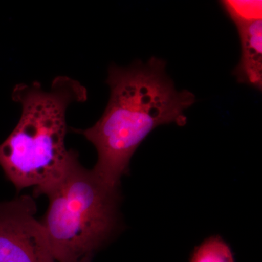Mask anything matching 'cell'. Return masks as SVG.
Segmentation results:
<instances>
[{
    "instance_id": "8992f818",
    "label": "cell",
    "mask_w": 262,
    "mask_h": 262,
    "mask_svg": "<svg viewBox=\"0 0 262 262\" xmlns=\"http://www.w3.org/2000/svg\"><path fill=\"white\" fill-rule=\"evenodd\" d=\"M190 262H234L233 253L220 236H211L196 246Z\"/></svg>"
},
{
    "instance_id": "52a82bcc",
    "label": "cell",
    "mask_w": 262,
    "mask_h": 262,
    "mask_svg": "<svg viewBox=\"0 0 262 262\" xmlns=\"http://www.w3.org/2000/svg\"><path fill=\"white\" fill-rule=\"evenodd\" d=\"M94 256H89L87 257L83 258L82 261L80 262H91L92 261V258Z\"/></svg>"
},
{
    "instance_id": "5b68a950",
    "label": "cell",
    "mask_w": 262,
    "mask_h": 262,
    "mask_svg": "<svg viewBox=\"0 0 262 262\" xmlns=\"http://www.w3.org/2000/svg\"><path fill=\"white\" fill-rule=\"evenodd\" d=\"M238 30L241 58L233 71L239 83L252 86L261 91L262 87L261 13L229 15Z\"/></svg>"
},
{
    "instance_id": "7a4b0ae2",
    "label": "cell",
    "mask_w": 262,
    "mask_h": 262,
    "mask_svg": "<svg viewBox=\"0 0 262 262\" xmlns=\"http://www.w3.org/2000/svg\"><path fill=\"white\" fill-rule=\"evenodd\" d=\"M21 115L0 144V167L17 190L34 187V194L56 182L77 155L66 147L67 112L72 103L87 101L78 81L58 76L46 89L38 82L18 84L12 94Z\"/></svg>"
},
{
    "instance_id": "6da1fadb",
    "label": "cell",
    "mask_w": 262,
    "mask_h": 262,
    "mask_svg": "<svg viewBox=\"0 0 262 262\" xmlns=\"http://www.w3.org/2000/svg\"><path fill=\"white\" fill-rule=\"evenodd\" d=\"M166 62L151 57L128 67L110 66L106 83L110 98L94 126L77 130L98 153L94 173L108 187L119 189L131 158L157 127L187 124L184 111L195 102L190 91H178L165 72Z\"/></svg>"
},
{
    "instance_id": "3957f363",
    "label": "cell",
    "mask_w": 262,
    "mask_h": 262,
    "mask_svg": "<svg viewBox=\"0 0 262 262\" xmlns=\"http://www.w3.org/2000/svg\"><path fill=\"white\" fill-rule=\"evenodd\" d=\"M49 200L41 221L57 262H80L111 237L118 220L119 189L108 187L76 155L63 175L43 191Z\"/></svg>"
},
{
    "instance_id": "277c9868",
    "label": "cell",
    "mask_w": 262,
    "mask_h": 262,
    "mask_svg": "<svg viewBox=\"0 0 262 262\" xmlns=\"http://www.w3.org/2000/svg\"><path fill=\"white\" fill-rule=\"evenodd\" d=\"M31 196L0 202V262H57Z\"/></svg>"
}]
</instances>
